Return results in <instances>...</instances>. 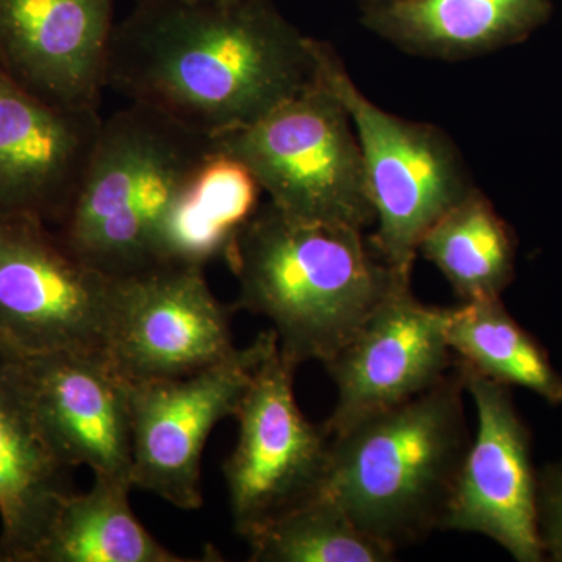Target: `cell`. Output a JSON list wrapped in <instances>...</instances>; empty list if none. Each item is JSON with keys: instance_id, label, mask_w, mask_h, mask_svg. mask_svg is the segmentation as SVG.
Here are the masks:
<instances>
[{"instance_id": "obj_18", "label": "cell", "mask_w": 562, "mask_h": 562, "mask_svg": "<svg viewBox=\"0 0 562 562\" xmlns=\"http://www.w3.org/2000/svg\"><path fill=\"white\" fill-rule=\"evenodd\" d=\"M262 194L249 168L213 143V150L191 173L162 221L160 266L205 268L224 260L244 225L260 210Z\"/></svg>"}, {"instance_id": "obj_21", "label": "cell", "mask_w": 562, "mask_h": 562, "mask_svg": "<svg viewBox=\"0 0 562 562\" xmlns=\"http://www.w3.org/2000/svg\"><path fill=\"white\" fill-rule=\"evenodd\" d=\"M447 341L454 361L494 382L535 392L552 405L562 403V376L541 344L506 312L502 297L449 308Z\"/></svg>"}, {"instance_id": "obj_11", "label": "cell", "mask_w": 562, "mask_h": 562, "mask_svg": "<svg viewBox=\"0 0 562 562\" xmlns=\"http://www.w3.org/2000/svg\"><path fill=\"white\" fill-rule=\"evenodd\" d=\"M476 409V431L462 461L441 531L475 532L519 562L546 560L538 520V480L527 425L512 387L454 361Z\"/></svg>"}, {"instance_id": "obj_24", "label": "cell", "mask_w": 562, "mask_h": 562, "mask_svg": "<svg viewBox=\"0 0 562 562\" xmlns=\"http://www.w3.org/2000/svg\"><path fill=\"white\" fill-rule=\"evenodd\" d=\"M362 5H368V3H376V2H384V0H361Z\"/></svg>"}, {"instance_id": "obj_22", "label": "cell", "mask_w": 562, "mask_h": 562, "mask_svg": "<svg viewBox=\"0 0 562 562\" xmlns=\"http://www.w3.org/2000/svg\"><path fill=\"white\" fill-rule=\"evenodd\" d=\"M246 539L251 562H391L397 550L362 531L328 495L269 520Z\"/></svg>"}, {"instance_id": "obj_7", "label": "cell", "mask_w": 562, "mask_h": 562, "mask_svg": "<svg viewBox=\"0 0 562 562\" xmlns=\"http://www.w3.org/2000/svg\"><path fill=\"white\" fill-rule=\"evenodd\" d=\"M114 294L116 280L79 260L50 225L0 216L3 347L20 355H105Z\"/></svg>"}, {"instance_id": "obj_2", "label": "cell", "mask_w": 562, "mask_h": 562, "mask_svg": "<svg viewBox=\"0 0 562 562\" xmlns=\"http://www.w3.org/2000/svg\"><path fill=\"white\" fill-rule=\"evenodd\" d=\"M224 260L238 281L236 310L271 322L281 355L297 366L327 364L392 292L412 284L364 231L291 220L268 201Z\"/></svg>"}, {"instance_id": "obj_9", "label": "cell", "mask_w": 562, "mask_h": 562, "mask_svg": "<svg viewBox=\"0 0 562 562\" xmlns=\"http://www.w3.org/2000/svg\"><path fill=\"white\" fill-rule=\"evenodd\" d=\"M276 346V333H260L191 375L128 383L133 487L183 512L201 509L206 442L220 422L235 416L255 369Z\"/></svg>"}, {"instance_id": "obj_8", "label": "cell", "mask_w": 562, "mask_h": 562, "mask_svg": "<svg viewBox=\"0 0 562 562\" xmlns=\"http://www.w3.org/2000/svg\"><path fill=\"white\" fill-rule=\"evenodd\" d=\"M297 368L277 342L255 369L233 416L238 439L222 471L233 525L243 538L312 498L327 475L331 438L295 401Z\"/></svg>"}, {"instance_id": "obj_4", "label": "cell", "mask_w": 562, "mask_h": 562, "mask_svg": "<svg viewBox=\"0 0 562 562\" xmlns=\"http://www.w3.org/2000/svg\"><path fill=\"white\" fill-rule=\"evenodd\" d=\"M213 136L160 110L128 102L103 117L58 236L79 260L121 280L158 268V235Z\"/></svg>"}, {"instance_id": "obj_19", "label": "cell", "mask_w": 562, "mask_h": 562, "mask_svg": "<svg viewBox=\"0 0 562 562\" xmlns=\"http://www.w3.org/2000/svg\"><path fill=\"white\" fill-rule=\"evenodd\" d=\"M133 486L94 476L90 490L69 494L33 562H190L162 546L133 513Z\"/></svg>"}, {"instance_id": "obj_23", "label": "cell", "mask_w": 562, "mask_h": 562, "mask_svg": "<svg viewBox=\"0 0 562 562\" xmlns=\"http://www.w3.org/2000/svg\"><path fill=\"white\" fill-rule=\"evenodd\" d=\"M538 520L543 553L562 562V461L539 476Z\"/></svg>"}, {"instance_id": "obj_1", "label": "cell", "mask_w": 562, "mask_h": 562, "mask_svg": "<svg viewBox=\"0 0 562 562\" xmlns=\"http://www.w3.org/2000/svg\"><path fill=\"white\" fill-rule=\"evenodd\" d=\"M314 79V38L276 0H136L106 65V90L210 136L260 120Z\"/></svg>"}, {"instance_id": "obj_6", "label": "cell", "mask_w": 562, "mask_h": 562, "mask_svg": "<svg viewBox=\"0 0 562 562\" xmlns=\"http://www.w3.org/2000/svg\"><path fill=\"white\" fill-rule=\"evenodd\" d=\"M213 143L244 162L268 202L291 220L360 231L375 222L353 124L317 70L301 92Z\"/></svg>"}, {"instance_id": "obj_15", "label": "cell", "mask_w": 562, "mask_h": 562, "mask_svg": "<svg viewBox=\"0 0 562 562\" xmlns=\"http://www.w3.org/2000/svg\"><path fill=\"white\" fill-rule=\"evenodd\" d=\"M102 121L101 111L41 101L0 66V216L57 228L79 191Z\"/></svg>"}, {"instance_id": "obj_3", "label": "cell", "mask_w": 562, "mask_h": 562, "mask_svg": "<svg viewBox=\"0 0 562 562\" xmlns=\"http://www.w3.org/2000/svg\"><path fill=\"white\" fill-rule=\"evenodd\" d=\"M464 394L453 368L431 390L331 438L319 492L397 552L441 531L472 439Z\"/></svg>"}, {"instance_id": "obj_14", "label": "cell", "mask_w": 562, "mask_h": 562, "mask_svg": "<svg viewBox=\"0 0 562 562\" xmlns=\"http://www.w3.org/2000/svg\"><path fill=\"white\" fill-rule=\"evenodd\" d=\"M114 0H0V66L41 101L101 109Z\"/></svg>"}, {"instance_id": "obj_16", "label": "cell", "mask_w": 562, "mask_h": 562, "mask_svg": "<svg viewBox=\"0 0 562 562\" xmlns=\"http://www.w3.org/2000/svg\"><path fill=\"white\" fill-rule=\"evenodd\" d=\"M72 471L41 430L20 357L0 344V562H33Z\"/></svg>"}, {"instance_id": "obj_20", "label": "cell", "mask_w": 562, "mask_h": 562, "mask_svg": "<svg viewBox=\"0 0 562 562\" xmlns=\"http://www.w3.org/2000/svg\"><path fill=\"white\" fill-rule=\"evenodd\" d=\"M419 257L446 277L461 302L502 297L516 269V241L490 199L473 187L425 233Z\"/></svg>"}, {"instance_id": "obj_17", "label": "cell", "mask_w": 562, "mask_h": 562, "mask_svg": "<svg viewBox=\"0 0 562 562\" xmlns=\"http://www.w3.org/2000/svg\"><path fill=\"white\" fill-rule=\"evenodd\" d=\"M550 16V0H384L362 5L361 22L408 54L464 60L522 43Z\"/></svg>"}, {"instance_id": "obj_13", "label": "cell", "mask_w": 562, "mask_h": 562, "mask_svg": "<svg viewBox=\"0 0 562 562\" xmlns=\"http://www.w3.org/2000/svg\"><path fill=\"white\" fill-rule=\"evenodd\" d=\"M18 357L36 420L60 460L132 484L128 383L109 358L76 350Z\"/></svg>"}, {"instance_id": "obj_25", "label": "cell", "mask_w": 562, "mask_h": 562, "mask_svg": "<svg viewBox=\"0 0 562 562\" xmlns=\"http://www.w3.org/2000/svg\"><path fill=\"white\" fill-rule=\"evenodd\" d=\"M192 2H195V0H192Z\"/></svg>"}, {"instance_id": "obj_12", "label": "cell", "mask_w": 562, "mask_h": 562, "mask_svg": "<svg viewBox=\"0 0 562 562\" xmlns=\"http://www.w3.org/2000/svg\"><path fill=\"white\" fill-rule=\"evenodd\" d=\"M447 316L449 308L417 301L412 284L392 292L324 364L336 387V405L324 425L330 438L412 401L453 371Z\"/></svg>"}, {"instance_id": "obj_5", "label": "cell", "mask_w": 562, "mask_h": 562, "mask_svg": "<svg viewBox=\"0 0 562 562\" xmlns=\"http://www.w3.org/2000/svg\"><path fill=\"white\" fill-rule=\"evenodd\" d=\"M314 57L317 76L341 101L360 143L375 216L369 238L392 271L412 280L425 233L475 184L446 132L372 102L325 41L314 38Z\"/></svg>"}, {"instance_id": "obj_10", "label": "cell", "mask_w": 562, "mask_h": 562, "mask_svg": "<svg viewBox=\"0 0 562 562\" xmlns=\"http://www.w3.org/2000/svg\"><path fill=\"white\" fill-rule=\"evenodd\" d=\"M235 312L214 295L199 266L161 265L116 280L106 358L127 383L191 375L238 349Z\"/></svg>"}]
</instances>
